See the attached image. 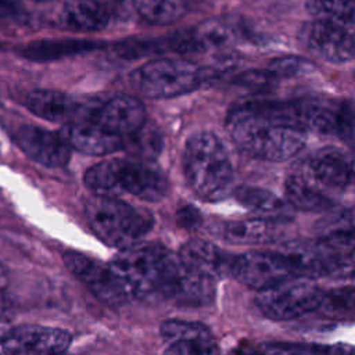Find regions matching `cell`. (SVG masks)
Masks as SVG:
<instances>
[{"mask_svg":"<svg viewBox=\"0 0 355 355\" xmlns=\"http://www.w3.org/2000/svg\"><path fill=\"white\" fill-rule=\"evenodd\" d=\"M200 53L225 50L233 40L230 29L219 21H205L191 29Z\"/></svg>","mask_w":355,"mask_h":355,"instance_id":"obj_29","label":"cell"},{"mask_svg":"<svg viewBox=\"0 0 355 355\" xmlns=\"http://www.w3.org/2000/svg\"><path fill=\"white\" fill-rule=\"evenodd\" d=\"M226 129L243 153L272 162L298 155L308 137L295 101H243L229 111Z\"/></svg>","mask_w":355,"mask_h":355,"instance_id":"obj_1","label":"cell"},{"mask_svg":"<svg viewBox=\"0 0 355 355\" xmlns=\"http://www.w3.org/2000/svg\"><path fill=\"white\" fill-rule=\"evenodd\" d=\"M237 355H266L263 351L257 349L255 347L250 345V344H243L240 347V349L237 351Z\"/></svg>","mask_w":355,"mask_h":355,"instance_id":"obj_38","label":"cell"},{"mask_svg":"<svg viewBox=\"0 0 355 355\" xmlns=\"http://www.w3.org/2000/svg\"><path fill=\"white\" fill-rule=\"evenodd\" d=\"M72 337L69 331L40 324H19L0 338L4 355H62Z\"/></svg>","mask_w":355,"mask_h":355,"instance_id":"obj_10","label":"cell"},{"mask_svg":"<svg viewBox=\"0 0 355 355\" xmlns=\"http://www.w3.org/2000/svg\"><path fill=\"white\" fill-rule=\"evenodd\" d=\"M323 291L311 280L288 276L259 290L255 304L263 316L272 320H293L318 308Z\"/></svg>","mask_w":355,"mask_h":355,"instance_id":"obj_7","label":"cell"},{"mask_svg":"<svg viewBox=\"0 0 355 355\" xmlns=\"http://www.w3.org/2000/svg\"><path fill=\"white\" fill-rule=\"evenodd\" d=\"M216 233L226 241L233 244H262L270 243L279 239L280 227L279 222L252 218L243 220L222 222L216 227Z\"/></svg>","mask_w":355,"mask_h":355,"instance_id":"obj_21","label":"cell"},{"mask_svg":"<svg viewBox=\"0 0 355 355\" xmlns=\"http://www.w3.org/2000/svg\"><path fill=\"white\" fill-rule=\"evenodd\" d=\"M277 79L268 69H250L239 73L234 78V85L254 90V92H265L269 90Z\"/></svg>","mask_w":355,"mask_h":355,"instance_id":"obj_32","label":"cell"},{"mask_svg":"<svg viewBox=\"0 0 355 355\" xmlns=\"http://www.w3.org/2000/svg\"><path fill=\"white\" fill-rule=\"evenodd\" d=\"M97 3H100L101 6H104L105 8H108L110 6H118L119 3H122L123 0H96Z\"/></svg>","mask_w":355,"mask_h":355,"instance_id":"obj_40","label":"cell"},{"mask_svg":"<svg viewBox=\"0 0 355 355\" xmlns=\"http://www.w3.org/2000/svg\"><path fill=\"white\" fill-rule=\"evenodd\" d=\"M164 355H216V344L204 345L194 341H175L169 344Z\"/></svg>","mask_w":355,"mask_h":355,"instance_id":"obj_35","label":"cell"},{"mask_svg":"<svg viewBox=\"0 0 355 355\" xmlns=\"http://www.w3.org/2000/svg\"><path fill=\"white\" fill-rule=\"evenodd\" d=\"M183 171L193 193L209 202L233 193L234 172L226 146L212 132L191 135L183 151Z\"/></svg>","mask_w":355,"mask_h":355,"instance_id":"obj_3","label":"cell"},{"mask_svg":"<svg viewBox=\"0 0 355 355\" xmlns=\"http://www.w3.org/2000/svg\"><path fill=\"white\" fill-rule=\"evenodd\" d=\"M28 21V12L21 0H0V26L24 25Z\"/></svg>","mask_w":355,"mask_h":355,"instance_id":"obj_34","label":"cell"},{"mask_svg":"<svg viewBox=\"0 0 355 355\" xmlns=\"http://www.w3.org/2000/svg\"><path fill=\"white\" fill-rule=\"evenodd\" d=\"M62 261L65 268L80 280L98 301L110 306H119L128 301V297L116 283L108 265L73 250L65 251Z\"/></svg>","mask_w":355,"mask_h":355,"instance_id":"obj_11","label":"cell"},{"mask_svg":"<svg viewBox=\"0 0 355 355\" xmlns=\"http://www.w3.org/2000/svg\"><path fill=\"white\" fill-rule=\"evenodd\" d=\"M122 148H125L132 155V158L141 161L154 159L162 148V137L157 129L146 128L143 125L137 132L123 139Z\"/></svg>","mask_w":355,"mask_h":355,"instance_id":"obj_28","label":"cell"},{"mask_svg":"<svg viewBox=\"0 0 355 355\" xmlns=\"http://www.w3.org/2000/svg\"><path fill=\"white\" fill-rule=\"evenodd\" d=\"M31 1H33V3H40V4H43V3H50V1H53V0H31Z\"/></svg>","mask_w":355,"mask_h":355,"instance_id":"obj_41","label":"cell"},{"mask_svg":"<svg viewBox=\"0 0 355 355\" xmlns=\"http://www.w3.org/2000/svg\"><path fill=\"white\" fill-rule=\"evenodd\" d=\"M291 276L318 279L324 276H351L354 258L333 252L319 240H294L277 250Z\"/></svg>","mask_w":355,"mask_h":355,"instance_id":"obj_8","label":"cell"},{"mask_svg":"<svg viewBox=\"0 0 355 355\" xmlns=\"http://www.w3.org/2000/svg\"><path fill=\"white\" fill-rule=\"evenodd\" d=\"M101 47L103 43L85 39H42L22 46L18 51L29 61L44 62L90 53Z\"/></svg>","mask_w":355,"mask_h":355,"instance_id":"obj_22","label":"cell"},{"mask_svg":"<svg viewBox=\"0 0 355 355\" xmlns=\"http://www.w3.org/2000/svg\"><path fill=\"white\" fill-rule=\"evenodd\" d=\"M25 105L32 114L62 125L90 121L98 107H94L89 100L82 101L67 93L50 89L29 92L25 98Z\"/></svg>","mask_w":355,"mask_h":355,"instance_id":"obj_14","label":"cell"},{"mask_svg":"<svg viewBox=\"0 0 355 355\" xmlns=\"http://www.w3.org/2000/svg\"><path fill=\"white\" fill-rule=\"evenodd\" d=\"M178 220H179V225L186 227V229H193L194 226L198 225V222L201 220L200 218V214L198 211L191 207V205H187L182 209H179L178 212Z\"/></svg>","mask_w":355,"mask_h":355,"instance_id":"obj_37","label":"cell"},{"mask_svg":"<svg viewBox=\"0 0 355 355\" xmlns=\"http://www.w3.org/2000/svg\"><path fill=\"white\" fill-rule=\"evenodd\" d=\"M85 212L94 234L107 245L126 248L136 244L154 225L153 215L116 197L93 196L86 201Z\"/></svg>","mask_w":355,"mask_h":355,"instance_id":"obj_5","label":"cell"},{"mask_svg":"<svg viewBox=\"0 0 355 355\" xmlns=\"http://www.w3.org/2000/svg\"><path fill=\"white\" fill-rule=\"evenodd\" d=\"M308 67L306 60L300 58L297 55H286L273 60L266 68L276 79L282 78H293L304 72Z\"/></svg>","mask_w":355,"mask_h":355,"instance_id":"obj_33","label":"cell"},{"mask_svg":"<svg viewBox=\"0 0 355 355\" xmlns=\"http://www.w3.org/2000/svg\"><path fill=\"white\" fill-rule=\"evenodd\" d=\"M327 193L345 190L354 178L352 158L337 147H322L308 155L297 169Z\"/></svg>","mask_w":355,"mask_h":355,"instance_id":"obj_12","label":"cell"},{"mask_svg":"<svg viewBox=\"0 0 355 355\" xmlns=\"http://www.w3.org/2000/svg\"><path fill=\"white\" fill-rule=\"evenodd\" d=\"M15 141L26 157L46 168H62L71 158V148L61 136L40 126H19Z\"/></svg>","mask_w":355,"mask_h":355,"instance_id":"obj_16","label":"cell"},{"mask_svg":"<svg viewBox=\"0 0 355 355\" xmlns=\"http://www.w3.org/2000/svg\"><path fill=\"white\" fill-rule=\"evenodd\" d=\"M233 194L243 207L255 212L258 218L276 222L288 218V204L266 189L255 186H240L233 190Z\"/></svg>","mask_w":355,"mask_h":355,"instance_id":"obj_24","label":"cell"},{"mask_svg":"<svg viewBox=\"0 0 355 355\" xmlns=\"http://www.w3.org/2000/svg\"><path fill=\"white\" fill-rule=\"evenodd\" d=\"M313 355H354V347L351 344H311Z\"/></svg>","mask_w":355,"mask_h":355,"instance_id":"obj_36","label":"cell"},{"mask_svg":"<svg viewBox=\"0 0 355 355\" xmlns=\"http://www.w3.org/2000/svg\"><path fill=\"white\" fill-rule=\"evenodd\" d=\"M178 255L190 268L214 279L215 282L230 275L233 255L207 240H189L182 245Z\"/></svg>","mask_w":355,"mask_h":355,"instance_id":"obj_19","label":"cell"},{"mask_svg":"<svg viewBox=\"0 0 355 355\" xmlns=\"http://www.w3.org/2000/svg\"><path fill=\"white\" fill-rule=\"evenodd\" d=\"M137 14L153 25H171L187 11L189 0H133Z\"/></svg>","mask_w":355,"mask_h":355,"instance_id":"obj_25","label":"cell"},{"mask_svg":"<svg viewBox=\"0 0 355 355\" xmlns=\"http://www.w3.org/2000/svg\"><path fill=\"white\" fill-rule=\"evenodd\" d=\"M298 42L308 53L327 62L354 58V26L315 18L300 28Z\"/></svg>","mask_w":355,"mask_h":355,"instance_id":"obj_9","label":"cell"},{"mask_svg":"<svg viewBox=\"0 0 355 355\" xmlns=\"http://www.w3.org/2000/svg\"><path fill=\"white\" fill-rule=\"evenodd\" d=\"M178 266V254L159 244L129 245L108 263L128 300L141 301L169 298Z\"/></svg>","mask_w":355,"mask_h":355,"instance_id":"obj_2","label":"cell"},{"mask_svg":"<svg viewBox=\"0 0 355 355\" xmlns=\"http://www.w3.org/2000/svg\"><path fill=\"white\" fill-rule=\"evenodd\" d=\"M60 25L75 32H96L110 22V11L96 0H69L64 4Z\"/></svg>","mask_w":355,"mask_h":355,"instance_id":"obj_23","label":"cell"},{"mask_svg":"<svg viewBox=\"0 0 355 355\" xmlns=\"http://www.w3.org/2000/svg\"><path fill=\"white\" fill-rule=\"evenodd\" d=\"M164 51H169L168 46V37L165 40L159 39H129L123 40L115 44V53L121 58L126 60H135L153 54H159Z\"/></svg>","mask_w":355,"mask_h":355,"instance_id":"obj_31","label":"cell"},{"mask_svg":"<svg viewBox=\"0 0 355 355\" xmlns=\"http://www.w3.org/2000/svg\"><path fill=\"white\" fill-rule=\"evenodd\" d=\"M159 334L168 344L175 341H194L204 345L215 344L211 331L200 322L169 319L159 326Z\"/></svg>","mask_w":355,"mask_h":355,"instance_id":"obj_26","label":"cell"},{"mask_svg":"<svg viewBox=\"0 0 355 355\" xmlns=\"http://www.w3.org/2000/svg\"><path fill=\"white\" fill-rule=\"evenodd\" d=\"M7 286V272L6 268L0 263V290H3Z\"/></svg>","mask_w":355,"mask_h":355,"instance_id":"obj_39","label":"cell"},{"mask_svg":"<svg viewBox=\"0 0 355 355\" xmlns=\"http://www.w3.org/2000/svg\"><path fill=\"white\" fill-rule=\"evenodd\" d=\"M58 135L71 150L94 157L115 153L123 146V139L105 130L92 119L62 125Z\"/></svg>","mask_w":355,"mask_h":355,"instance_id":"obj_18","label":"cell"},{"mask_svg":"<svg viewBox=\"0 0 355 355\" xmlns=\"http://www.w3.org/2000/svg\"><path fill=\"white\" fill-rule=\"evenodd\" d=\"M295 103L306 132L336 135L344 140H352L354 112L351 104H338L322 98H306Z\"/></svg>","mask_w":355,"mask_h":355,"instance_id":"obj_13","label":"cell"},{"mask_svg":"<svg viewBox=\"0 0 355 355\" xmlns=\"http://www.w3.org/2000/svg\"><path fill=\"white\" fill-rule=\"evenodd\" d=\"M85 184L94 196L119 197L130 194L144 201H159L166 193V178L150 161L137 158H114L90 166Z\"/></svg>","mask_w":355,"mask_h":355,"instance_id":"obj_4","label":"cell"},{"mask_svg":"<svg viewBox=\"0 0 355 355\" xmlns=\"http://www.w3.org/2000/svg\"><path fill=\"white\" fill-rule=\"evenodd\" d=\"M355 0H308L306 11L316 19L354 26Z\"/></svg>","mask_w":355,"mask_h":355,"instance_id":"obj_27","label":"cell"},{"mask_svg":"<svg viewBox=\"0 0 355 355\" xmlns=\"http://www.w3.org/2000/svg\"><path fill=\"white\" fill-rule=\"evenodd\" d=\"M284 194L290 208L305 212L329 211L334 205L330 193L319 187L301 172H291L284 183Z\"/></svg>","mask_w":355,"mask_h":355,"instance_id":"obj_20","label":"cell"},{"mask_svg":"<svg viewBox=\"0 0 355 355\" xmlns=\"http://www.w3.org/2000/svg\"><path fill=\"white\" fill-rule=\"evenodd\" d=\"M315 311L330 319H352L354 312V290L351 287L323 293L320 302Z\"/></svg>","mask_w":355,"mask_h":355,"instance_id":"obj_30","label":"cell"},{"mask_svg":"<svg viewBox=\"0 0 355 355\" xmlns=\"http://www.w3.org/2000/svg\"><path fill=\"white\" fill-rule=\"evenodd\" d=\"M212 68L201 67L189 60L157 58L136 68L130 86L148 98H169L190 93L216 76Z\"/></svg>","mask_w":355,"mask_h":355,"instance_id":"obj_6","label":"cell"},{"mask_svg":"<svg viewBox=\"0 0 355 355\" xmlns=\"http://www.w3.org/2000/svg\"><path fill=\"white\" fill-rule=\"evenodd\" d=\"M230 276L259 291L291 275L277 251H247L233 257Z\"/></svg>","mask_w":355,"mask_h":355,"instance_id":"obj_15","label":"cell"},{"mask_svg":"<svg viewBox=\"0 0 355 355\" xmlns=\"http://www.w3.org/2000/svg\"><path fill=\"white\" fill-rule=\"evenodd\" d=\"M92 121L112 135L125 139L144 125L146 108L137 97L121 94L98 105Z\"/></svg>","mask_w":355,"mask_h":355,"instance_id":"obj_17","label":"cell"}]
</instances>
